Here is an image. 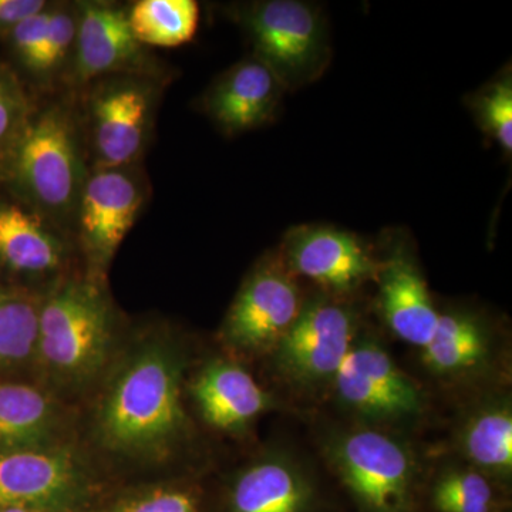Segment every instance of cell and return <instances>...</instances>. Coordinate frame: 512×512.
I'll return each mask as SVG.
<instances>
[{"instance_id":"6da1fadb","label":"cell","mask_w":512,"mask_h":512,"mask_svg":"<svg viewBox=\"0 0 512 512\" xmlns=\"http://www.w3.org/2000/svg\"><path fill=\"white\" fill-rule=\"evenodd\" d=\"M184 429L180 359L161 343L144 346L123 366L101 403V440L116 453L140 456L167 450Z\"/></svg>"},{"instance_id":"7a4b0ae2","label":"cell","mask_w":512,"mask_h":512,"mask_svg":"<svg viewBox=\"0 0 512 512\" xmlns=\"http://www.w3.org/2000/svg\"><path fill=\"white\" fill-rule=\"evenodd\" d=\"M254 47V57L266 64L296 92L318 82L332 62V40L323 9L303 0H261L235 12Z\"/></svg>"},{"instance_id":"3957f363","label":"cell","mask_w":512,"mask_h":512,"mask_svg":"<svg viewBox=\"0 0 512 512\" xmlns=\"http://www.w3.org/2000/svg\"><path fill=\"white\" fill-rule=\"evenodd\" d=\"M113 339V315L92 282H69L40 305L37 350L60 382L86 383L106 365Z\"/></svg>"},{"instance_id":"277c9868","label":"cell","mask_w":512,"mask_h":512,"mask_svg":"<svg viewBox=\"0 0 512 512\" xmlns=\"http://www.w3.org/2000/svg\"><path fill=\"white\" fill-rule=\"evenodd\" d=\"M12 171L40 210L64 217L79 205L86 177L72 114L47 107L15 138Z\"/></svg>"},{"instance_id":"5b68a950","label":"cell","mask_w":512,"mask_h":512,"mask_svg":"<svg viewBox=\"0 0 512 512\" xmlns=\"http://www.w3.org/2000/svg\"><path fill=\"white\" fill-rule=\"evenodd\" d=\"M326 454L367 512H412L417 463L402 440L376 427H355L333 436Z\"/></svg>"},{"instance_id":"8992f818","label":"cell","mask_w":512,"mask_h":512,"mask_svg":"<svg viewBox=\"0 0 512 512\" xmlns=\"http://www.w3.org/2000/svg\"><path fill=\"white\" fill-rule=\"evenodd\" d=\"M357 335L359 319L350 299L308 295L301 315L272 350L276 372L299 390L330 386Z\"/></svg>"},{"instance_id":"52a82bcc","label":"cell","mask_w":512,"mask_h":512,"mask_svg":"<svg viewBox=\"0 0 512 512\" xmlns=\"http://www.w3.org/2000/svg\"><path fill=\"white\" fill-rule=\"evenodd\" d=\"M306 298L301 281L279 252L269 254L235 296L222 325V339L245 355H271L301 315Z\"/></svg>"},{"instance_id":"ba28073f","label":"cell","mask_w":512,"mask_h":512,"mask_svg":"<svg viewBox=\"0 0 512 512\" xmlns=\"http://www.w3.org/2000/svg\"><path fill=\"white\" fill-rule=\"evenodd\" d=\"M330 386L338 402L367 426L416 419L426 406L419 384L369 335H357Z\"/></svg>"},{"instance_id":"9c48e42d","label":"cell","mask_w":512,"mask_h":512,"mask_svg":"<svg viewBox=\"0 0 512 512\" xmlns=\"http://www.w3.org/2000/svg\"><path fill=\"white\" fill-rule=\"evenodd\" d=\"M279 255L299 281L312 282L319 292L350 299L376 282L380 255L355 232L333 225L305 224L286 232Z\"/></svg>"},{"instance_id":"30bf717a","label":"cell","mask_w":512,"mask_h":512,"mask_svg":"<svg viewBox=\"0 0 512 512\" xmlns=\"http://www.w3.org/2000/svg\"><path fill=\"white\" fill-rule=\"evenodd\" d=\"M89 477L70 448L0 450V510L64 512L83 500Z\"/></svg>"},{"instance_id":"8fae6325","label":"cell","mask_w":512,"mask_h":512,"mask_svg":"<svg viewBox=\"0 0 512 512\" xmlns=\"http://www.w3.org/2000/svg\"><path fill=\"white\" fill-rule=\"evenodd\" d=\"M379 255L375 284L380 315L396 338L421 350L430 342L440 313L426 276L404 238L392 235Z\"/></svg>"},{"instance_id":"7c38bea8","label":"cell","mask_w":512,"mask_h":512,"mask_svg":"<svg viewBox=\"0 0 512 512\" xmlns=\"http://www.w3.org/2000/svg\"><path fill=\"white\" fill-rule=\"evenodd\" d=\"M498 355L497 333L484 312L473 308L440 311L421 360L444 383H474L487 375Z\"/></svg>"},{"instance_id":"4fadbf2b","label":"cell","mask_w":512,"mask_h":512,"mask_svg":"<svg viewBox=\"0 0 512 512\" xmlns=\"http://www.w3.org/2000/svg\"><path fill=\"white\" fill-rule=\"evenodd\" d=\"M143 202L140 181L126 168H99L86 178L77 211L84 247L94 261H109L133 228Z\"/></svg>"},{"instance_id":"5bb4252c","label":"cell","mask_w":512,"mask_h":512,"mask_svg":"<svg viewBox=\"0 0 512 512\" xmlns=\"http://www.w3.org/2000/svg\"><path fill=\"white\" fill-rule=\"evenodd\" d=\"M286 93L275 73L251 56L212 83L202 109L222 133L237 136L274 121Z\"/></svg>"},{"instance_id":"9a60e30c","label":"cell","mask_w":512,"mask_h":512,"mask_svg":"<svg viewBox=\"0 0 512 512\" xmlns=\"http://www.w3.org/2000/svg\"><path fill=\"white\" fill-rule=\"evenodd\" d=\"M150 114L151 92L144 84L117 83L97 94L92 123L99 168H124L140 156Z\"/></svg>"},{"instance_id":"2e32d148","label":"cell","mask_w":512,"mask_h":512,"mask_svg":"<svg viewBox=\"0 0 512 512\" xmlns=\"http://www.w3.org/2000/svg\"><path fill=\"white\" fill-rule=\"evenodd\" d=\"M192 396L204 420L228 433L247 429L274 404L244 367L225 360H215L201 370L192 384Z\"/></svg>"},{"instance_id":"e0dca14e","label":"cell","mask_w":512,"mask_h":512,"mask_svg":"<svg viewBox=\"0 0 512 512\" xmlns=\"http://www.w3.org/2000/svg\"><path fill=\"white\" fill-rule=\"evenodd\" d=\"M313 487L292 458L268 456L245 468L229 497V512H308Z\"/></svg>"},{"instance_id":"ac0fdd59","label":"cell","mask_w":512,"mask_h":512,"mask_svg":"<svg viewBox=\"0 0 512 512\" xmlns=\"http://www.w3.org/2000/svg\"><path fill=\"white\" fill-rule=\"evenodd\" d=\"M76 33V72L89 80L137 63L140 43L124 10L104 3L82 5Z\"/></svg>"},{"instance_id":"d6986e66","label":"cell","mask_w":512,"mask_h":512,"mask_svg":"<svg viewBox=\"0 0 512 512\" xmlns=\"http://www.w3.org/2000/svg\"><path fill=\"white\" fill-rule=\"evenodd\" d=\"M458 453L463 463L494 481L512 474V406L507 394L474 404L458 424Z\"/></svg>"},{"instance_id":"ffe728a7","label":"cell","mask_w":512,"mask_h":512,"mask_svg":"<svg viewBox=\"0 0 512 512\" xmlns=\"http://www.w3.org/2000/svg\"><path fill=\"white\" fill-rule=\"evenodd\" d=\"M63 244L42 218L15 204L0 205V262L22 274H46L63 262Z\"/></svg>"},{"instance_id":"44dd1931","label":"cell","mask_w":512,"mask_h":512,"mask_svg":"<svg viewBox=\"0 0 512 512\" xmlns=\"http://www.w3.org/2000/svg\"><path fill=\"white\" fill-rule=\"evenodd\" d=\"M59 409L49 393L23 383H0V450L52 446Z\"/></svg>"},{"instance_id":"7402d4cb","label":"cell","mask_w":512,"mask_h":512,"mask_svg":"<svg viewBox=\"0 0 512 512\" xmlns=\"http://www.w3.org/2000/svg\"><path fill=\"white\" fill-rule=\"evenodd\" d=\"M127 15L140 45L177 47L197 33L200 6L194 0H141Z\"/></svg>"},{"instance_id":"603a6c76","label":"cell","mask_w":512,"mask_h":512,"mask_svg":"<svg viewBox=\"0 0 512 512\" xmlns=\"http://www.w3.org/2000/svg\"><path fill=\"white\" fill-rule=\"evenodd\" d=\"M497 481L467 464L444 468L431 485L436 512H500Z\"/></svg>"},{"instance_id":"cb8c5ba5","label":"cell","mask_w":512,"mask_h":512,"mask_svg":"<svg viewBox=\"0 0 512 512\" xmlns=\"http://www.w3.org/2000/svg\"><path fill=\"white\" fill-rule=\"evenodd\" d=\"M40 305L23 293L0 288V369L22 365L35 355Z\"/></svg>"},{"instance_id":"d4e9b609","label":"cell","mask_w":512,"mask_h":512,"mask_svg":"<svg viewBox=\"0 0 512 512\" xmlns=\"http://www.w3.org/2000/svg\"><path fill=\"white\" fill-rule=\"evenodd\" d=\"M477 126L508 158L512 154V72L505 66L490 82L467 97Z\"/></svg>"},{"instance_id":"484cf974","label":"cell","mask_w":512,"mask_h":512,"mask_svg":"<svg viewBox=\"0 0 512 512\" xmlns=\"http://www.w3.org/2000/svg\"><path fill=\"white\" fill-rule=\"evenodd\" d=\"M77 22L66 10H50L45 42L33 66L37 73L56 69L69 55L70 46L76 42Z\"/></svg>"},{"instance_id":"4316f807","label":"cell","mask_w":512,"mask_h":512,"mask_svg":"<svg viewBox=\"0 0 512 512\" xmlns=\"http://www.w3.org/2000/svg\"><path fill=\"white\" fill-rule=\"evenodd\" d=\"M113 512H198V504L188 491L158 488L124 501Z\"/></svg>"},{"instance_id":"83f0119b","label":"cell","mask_w":512,"mask_h":512,"mask_svg":"<svg viewBox=\"0 0 512 512\" xmlns=\"http://www.w3.org/2000/svg\"><path fill=\"white\" fill-rule=\"evenodd\" d=\"M25 114V96L13 80L0 72V144L19 136Z\"/></svg>"},{"instance_id":"f1b7e54d","label":"cell","mask_w":512,"mask_h":512,"mask_svg":"<svg viewBox=\"0 0 512 512\" xmlns=\"http://www.w3.org/2000/svg\"><path fill=\"white\" fill-rule=\"evenodd\" d=\"M50 10L45 9L37 15L20 22L16 28L10 30L12 32L13 46L19 59L22 60L29 69H33L45 42L47 23H49Z\"/></svg>"},{"instance_id":"f546056e","label":"cell","mask_w":512,"mask_h":512,"mask_svg":"<svg viewBox=\"0 0 512 512\" xmlns=\"http://www.w3.org/2000/svg\"><path fill=\"white\" fill-rule=\"evenodd\" d=\"M45 9L46 2L42 0H0V30H12Z\"/></svg>"},{"instance_id":"4dcf8cb0","label":"cell","mask_w":512,"mask_h":512,"mask_svg":"<svg viewBox=\"0 0 512 512\" xmlns=\"http://www.w3.org/2000/svg\"><path fill=\"white\" fill-rule=\"evenodd\" d=\"M0 512H45V511L32 510V508L13 507V508H3V510H0Z\"/></svg>"}]
</instances>
